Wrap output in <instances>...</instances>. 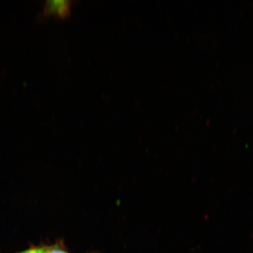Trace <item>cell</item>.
<instances>
[{
	"label": "cell",
	"instance_id": "cell-1",
	"mask_svg": "<svg viewBox=\"0 0 253 253\" xmlns=\"http://www.w3.org/2000/svg\"><path fill=\"white\" fill-rule=\"evenodd\" d=\"M73 1L71 0H47L43 7V14L59 17H68L71 12Z\"/></svg>",
	"mask_w": 253,
	"mask_h": 253
},
{
	"label": "cell",
	"instance_id": "cell-2",
	"mask_svg": "<svg viewBox=\"0 0 253 253\" xmlns=\"http://www.w3.org/2000/svg\"><path fill=\"white\" fill-rule=\"evenodd\" d=\"M43 253H70L63 246V243L57 242L54 244L42 246Z\"/></svg>",
	"mask_w": 253,
	"mask_h": 253
},
{
	"label": "cell",
	"instance_id": "cell-3",
	"mask_svg": "<svg viewBox=\"0 0 253 253\" xmlns=\"http://www.w3.org/2000/svg\"><path fill=\"white\" fill-rule=\"evenodd\" d=\"M16 253H43L42 246H32L29 249Z\"/></svg>",
	"mask_w": 253,
	"mask_h": 253
}]
</instances>
